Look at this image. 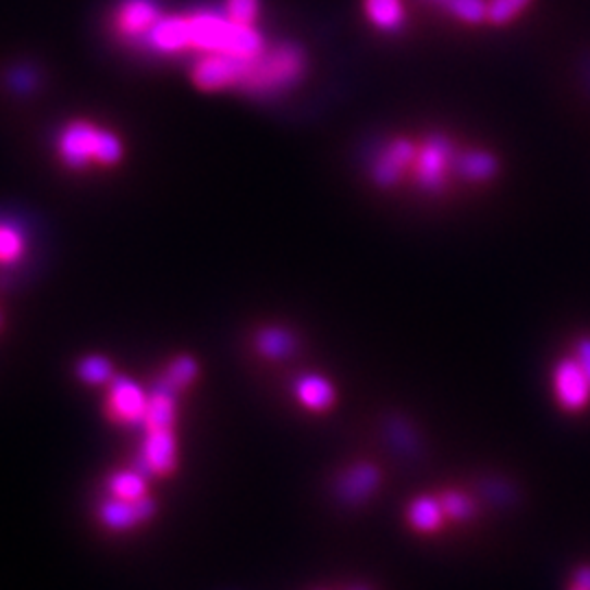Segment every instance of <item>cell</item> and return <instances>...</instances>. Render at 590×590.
I'll use <instances>...</instances> for the list:
<instances>
[{"label": "cell", "instance_id": "1", "mask_svg": "<svg viewBox=\"0 0 590 590\" xmlns=\"http://www.w3.org/2000/svg\"><path fill=\"white\" fill-rule=\"evenodd\" d=\"M58 149L64 164L73 169H86L93 164L112 167L123 158V143L114 132L84 121L69 125L60 134Z\"/></svg>", "mask_w": 590, "mask_h": 590}, {"label": "cell", "instance_id": "2", "mask_svg": "<svg viewBox=\"0 0 590 590\" xmlns=\"http://www.w3.org/2000/svg\"><path fill=\"white\" fill-rule=\"evenodd\" d=\"M457 158L459 156H455L448 138L433 134L427 140L416 143L409 175L418 188L427 193H442L451 171H457Z\"/></svg>", "mask_w": 590, "mask_h": 590}, {"label": "cell", "instance_id": "3", "mask_svg": "<svg viewBox=\"0 0 590 590\" xmlns=\"http://www.w3.org/2000/svg\"><path fill=\"white\" fill-rule=\"evenodd\" d=\"M149 396L138 383L125 377H116L108 390V416L121 427H136L145 422Z\"/></svg>", "mask_w": 590, "mask_h": 590}, {"label": "cell", "instance_id": "4", "mask_svg": "<svg viewBox=\"0 0 590 590\" xmlns=\"http://www.w3.org/2000/svg\"><path fill=\"white\" fill-rule=\"evenodd\" d=\"M553 394L562 409L581 411L590 403V379L575 357L562 359L553 370Z\"/></svg>", "mask_w": 590, "mask_h": 590}, {"label": "cell", "instance_id": "5", "mask_svg": "<svg viewBox=\"0 0 590 590\" xmlns=\"http://www.w3.org/2000/svg\"><path fill=\"white\" fill-rule=\"evenodd\" d=\"M414 153H416V140H409L405 136L394 138L379 151L372 164V180L379 186H394L409 173Z\"/></svg>", "mask_w": 590, "mask_h": 590}, {"label": "cell", "instance_id": "6", "mask_svg": "<svg viewBox=\"0 0 590 590\" xmlns=\"http://www.w3.org/2000/svg\"><path fill=\"white\" fill-rule=\"evenodd\" d=\"M160 19L162 12L153 0H125L114 14V29L121 38L145 40Z\"/></svg>", "mask_w": 590, "mask_h": 590}, {"label": "cell", "instance_id": "7", "mask_svg": "<svg viewBox=\"0 0 590 590\" xmlns=\"http://www.w3.org/2000/svg\"><path fill=\"white\" fill-rule=\"evenodd\" d=\"M156 514V503L147 494L138 501H123L110 496L101 507H99V518L101 523L112 529V531H125L132 529L145 520H149Z\"/></svg>", "mask_w": 590, "mask_h": 590}, {"label": "cell", "instance_id": "8", "mask_svg": "<svg viewBox=\"0 0 590 590\" xmlns=\"http://www.w3.org/2000/svg\"><path fill=\"white\" fill-rule=\"evenodd\" d=\"M175 462H177V442H175L173 429L147 431L143 457H140L145 472L164 477L175 468Z\"/></svg>", "mask_w": 590, "mask_h": 590}, {"label": "cell", "instance_id": "9", "mask_svg": "<svg viewBox=\"0 0 590 590\" xmlns=\"http://www.w3.org/2000/svg\"><path fill=\"white\" fill-rule=\"evenodd\" d=\"M381 481V472L377 466L364 462L357 464L353 468H348L344 472V477L340 479V496L346 503H364L366 499H370Z\"/></svg>", "mask_w": 590, "mask_h": 590}, {"label": "cell", "instance_id": "10", "mask_svg": "<svg viewBox=\"0 0 590 590\" xmlns=\"http://www.w3.org/2000/svg\"><path fill=\"white\" fill-rule=\"evenodd\" d=\"M295 396L311 411H327L335 403V388L322 374H305L295 383Z\"/></svg>", "mask_w": 590, "mask_h": 590}, {"label": "cell", "instance_id": "11", "mask_svg": "<svg viewBox=\"0 0 590 590\" xmlns=\"http://www.w3.org/2000/svg\"><path fill=\"white\" fill-rule=\"evenodd\" d=\"M364 12L372 27L385 34H394L407 23L403 0H364Z\"/></svg>", "mask_w": 590, "mask_h": 590}, {"label": "cell", "instance_id": "12", "mask_svg": "<svg viewBox=\"0 0 590 590\" xmlns=\"http://www.w3.org/2000/svg\"><path fill=\"white\" fill-rule=\"evenodd\" d=\"M177 416L175 407V394L156 385V390L149 396L147 403V414H145V429L147 431H158V429H173Z\"/></svg>", "mask_w": 590, "mask_h": 590}, {"label": "cell", "instance_id": "13", "mask_svg": "<svg viewBox=\"0 0 590 590\" xmlns=\"http://www.w3.org/2000/svg\"><path fill=\"white\" fill-rule=\"evenodd\" d=\"M457 173L468 182H490L499 173V162L490 151H466L457 158Z\"/></svg>", "mask_w": 590, "mask_h": 590}, {"label": "cell", "instance_id": "14", "mask_svg": "<svg viewBox=\"0 0 590 590\" xmlns=\"http://www.w3.org/2000/svg\"><path fill=\"white\" fill-rule=\"evenodd\" d=\"M407 518L411 523L414 529L431 533L435 529H440L442 520H444V507L442 501L433 499V496H418L407 512Z\"/></svg>", "mask_w": 590, "mask_h": 590}, {"label": "cell", "instance_id": "15", "mask_svg": "<svg viewBox=\"0 0 590 590\" xmlns=\"http://www.w3.org/2000/svg\"><path fill=\"white\" fill-rule=\"evenodd\" d=\"M108 492L114 499L123 501H138L147 496V477L138 470H121L114 472L108 481Z\"/></svg>", "mask_w": 590, "mask_h": 590}, {"label": "cell", "instance_id": "16", "mask_svg": "<svg viewBox=\"0 0 590 590\" xmlns=\"http://www.w3.org/2000/svg\"><path fill=\"white\" fill-rule=\"evenodd\" d=\"M256 348L262 357L267 359H284L293 353L295 348V340L288 331L271 327V329H262L256 337Z\"/></svg>", "mask_w": 590, "mask_h": 590}, {"label": "cell", "instance_id": "17", "mask_svg": "<svg viewBox=\"0 0 590 590\" xmlns=\"http://www.w3.org/2000/svg\"><path fill=\"white\" fill-rule=\"evenodd\" d=\"M197 374H199L197 361L193 357L184 355V357H177V359H173L169 364V368H167V372H164V377L160 379L158 385L173 392V394H177V392L186 390L197 379Z\"/></svg>", "mask_w": 590, "mask_h": 590}, {"label": "cell", "instance_id": "18", "mask_svg": "<svg viewBox=\"0 0 590 590\" xmlns=\"http://www.w3.org/2000/svg\"><path fill=\"white\" fill-rule=\"evenodd\" d=\"M77 377L86 385H110L116 379V372L110 359L101 355H90L79 361Z\"/></svg>", "mask_w": 590, "mask_h": 590}, {"label": "cell", "instance_id": "19", "mask_svg": "<svg viewBox=\"0 0 590 590\" xmlns=\"http://www.w3.org/2000/svg\"><path fill=\"white\" fill-rule=\"evenodd\" d=\"M25 234L10 225L0 223V265H14L25 254Z\"/></svg>", "mask_w": 590, "mask_h": 590}, {"label": "cell", "instance_id": "20", "mask_svg": "<svg viewBox=\"0 0 590 590\" xmlns=\"http://www.w3.org/2000/svg\"><path fill=\"white\" fill-rule=\"evenodd\" d=\"M533 0H488V23L503 27L514 23Z\"/></svg>", "mask_w": 590, "mask_h": 590}, {"label": "cell", "instance_id": "21", "mask_svg": "<svg viewBox=\"0 0 590 590\" xmlns=\"http://www.w3.org/2000/svg\"><path fill=\"white\" fill-rule=\"evenodd\" d=\"M223 14L245 27H256L260 14V0H223Z\"/></svg>", "mask_w": 590, "mask_h": 590}, {"label": "cell", "instance_id": "22", "mask_svg": "<svg viewBox=\"0 0 590 590\" xmlns=\"http://www.w3.org/2000/svg\"><path fill=\"white\" fill-rule=\"evenodd\" d=\"M442 507H444V514L455 518V520H464V518H470L472 512H475V505L472 501L462 494V492H446L442 496Z\"/></svg>", "mask_w": 590, "mask_h": 590}, {"label": "cell", "instance_id": "23", "mask_svg": "<svg viewBox=\"0 0 590 590\" xmlns=\"http://www.w3.org/2000/svg\"><path fill=\"white\" fill-rule=\"evenodd\" d=\"M575 359L581 366V370L586 372V377L590 379V337H581L575 346Z\"/></svg>", "mask_w": 590, "mask_h": 590}, {"label": "cell", "instance_id": "24", "mask_svg": "<svg viewBox=\"0 0 590 590\" xmlns=\"http://www.w3.org/2000/svg\"><path fill=\"white\" fill-rule=\"evenodd\" d=\"M573 583L583 588V590H590V566H581L575 570L573 575Z\"/></svg>", "mask_w": 590, "mask_h": 590}, {"label": "cell", "instance_id": "25", "mask_svg": "<svg viewBox=\"0 0 590 590\" xmlns=\"http://www.w3.org/2000/svg\"><path fill=\"white\" fill-rule=\"evenodd\" d=\"M429 3H433V5H442V8H446V3H448V0H429Z\"/></svg>", "mask_w": 590, "mask_h": 590}, {"label": "cell", "instance_id": "26", "mask_svg": "<svg viewBox=\"0 0 590 590\" xmlns=\"http://www.w3.org/2000/svg\"><path fill=\"white\" fill-rule=\"evenodd\" d=\"M568 590H583V588H579V586H575V583H573Z\"/></svg>", "mask_w": 590, "mask_h": 590}, {"label": "cell", "instance_id": "27", "mask_svg": "<svg viewBox=\"0 0 590 590\" xmlns=\"http://www.w3.org/2000/svg\"><path fill=\"white\" fill-rule=\"evenodd\" d=\"M359 590H366V588H359Z\"/></svg>", "mask_w": 590, "mask_h": 590}, {"label": "cell", "instance_id": "28", "mask_svg": "<svg viewBox=\"0 0 590 590\" xmlns=\"http://www.w3.org/2000/svg\"><path fill=\"white\" fill-rule=\"evenodd\" d=\"M0 322H3V320H0Z\"/></svg>", "mask_w": 590, "mask_h": 590}]
</instances>
